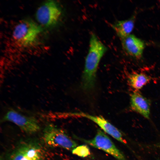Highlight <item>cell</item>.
<instances>
[{
  "instance_id": "cell-1",
  "label": "cell",
  "mask_w": 160,
  "mask_h": 160,
  "mask_svg": "<svg viewBox=\"0 0 160 160\" xmlns=\"http://www.w3.org/2000/svg\"><path fill=\"white\" fill-rule=\"evenodd\" d=\"M107 50L106 47L97 36L92 33L90 38L89 49L82 77V88L86 92H90L94 88L98 65Z\"/></svg>"
},
{
  "instance_id": "cell-2",
  "label": "cell",
  "mask_w": 160,
  "mask_h": 160,
  "mask_svg": "<svg viewBox=\"0 0 160 160\" xmlns=\"http://www.w3.org/2000/svg\"><path fill=\"white\" fill-rule=\"evenodd\" d=\"M42 28L40 25L31 19L22 20L15 27L12 37L15 41L21 47L31 46L36 41Z\"/></svg>"
},
{
  "instance_id": "cell-3",
  "label": "cell",
  "mask_w": 160,
  "mask_h": 160,
  "mask_svg": "<svg viewBox=\"0 0 160 160\" xmlns=\"http://www.w3.org/2000/svg\"><path fill=\"white\" fill-rule=\"evenodd\" d=\"M62 14V10L59 3L54 0H48L43 3L38 8L36 17L41 26L51 28L58 23Z\"/></svg>"
},
{
  "instance_id": "cell-4",
  "label": "cell",
  "mask_w": 160,
  "mask_h": 160,
  "mask_svg": "<svg viewBox=\"0 0 160 160\" xmlns=\"http://www.w3.org/2000/svg\"><path fill=\"white\" fill-rule=\"evenodd\" d=\"M43 138L45 143L52 147H61L72 151L77 143L60 129L52 124H48L43 131Z\"/></svg>"
},
{
  "instance_id": "cell-5",
  "label": "cell",
  "mask_w": 160,
  "mask_h": 160,
  "mask_svg": "<svg viewBox=\"0 0 160 160\" xmlns=\"http://www.w3.org/2000/svg\"><path fill=\"white\" fill-rule=\"evenodd\" d=\"M1 121L13 123L22 130L28 134H34L40 129L39 122L35 117L25 115L12 109L7 111Z\"/></svg>"
},
{
  "instance_id": "cell-6",
  "label": "cell",
  "mask_w": 160,
  "mask_h": 160,
  "mask_svg": "<svg viewBox=\"0 0 160 160\" xmlns=\"http://www.w3.org/2000/svg\"><path fill=\"white\" fill-rule=\"evenodd\" d=\"M42 148L38 143L27 141L20 143L10 154L8 160H43Z\"/></svg>"
},
{
  "instance_id": "cell-7",
  "label": "cell",
  "mask_w": 160,
  "mask_h": 160,
  "mask_svg": "<svg viewBox=\"0 0 160 160\" xmlns=\"http://www.w3.org/2000/svg\"><path fill=\"white\" fill-rule=\"evenodd\" d=\"M77 138L86 144L109 154L118 160H126L123 153L105 132L100 129L97 130L95 136L92 139Z\"/></svg>"
},
{
  "instance_id": "cell-8",
  "label": "cell",
  "mask_w": 160,
  "mask_h": 160,
  "mask_svg": "<svg viewBox=\"0 0 160 160\" xmlns=\"http://www.w3.org/2000/svg\"><path fill=\"white\" fill-rule=\"evenodd\" d=\"M65 114L66 116L81 117L88 119L97 124L104 132L121 143H125L121 132L102 116L92 115L81 112L70 113Z\"/></svg>"
},
{
  "instance_id": "cell-9",
  "label": "cell",
  "mask_w": 160,
  "mask_h": 160,
  "mask_svg": "<svg viewBox=\"0 0 160 160\" xmlns=\"http://www.w3.org/2000/svg\"><path fill=\"white\" fill-rule=\"evenodd\" d=\"M121 40L122 47L126 54L137 59L142 57L145 47L144 41L132 34Z\"/></svg>"
},
{
  "instance_id": "cell-10",
  "label": "cell",
  "mask_w": 160,
  "mask_h": 160,
  "mask_svg": "<svg viewBox=\"0 0 160 160\" xmlns=\"http://www.w3.org/2000/svg\"><path fill=\"white\" fill-rule=\"evenodd\" d=\"M130 108L147 119H149L151 102L138 91H133L130 95Z\"/></svg>"
},
{
  "instance_id": "cell-11",
  "label": "cell",
  "mask_w": 160,
  "mask_h": 160,
  "mask_svg": "<svg viewBox=\"0 0 160 160\" xmlns=\"http://www.w3.org/2000/svg\"><path fill=\"white\" fill-rule=\"evenodd\" d=\"M136 14L128 19L117 21L112 24V27L121 39L131 34L134 28Z\"/></svg>"
},
{
  "instance_id": "cell-12",
  "label": "cell",
  "mask_w": 160,
  "mask_h": 160,
  "mask_svg": "<svg viewBox=\"0 0 160 160\" xmlns=\"http://www.w3.org/2000/svg\"><path fill=\"white\" fill-rule=\"evenodd\" d=\"M128 83L135 91H138L151 81V78L143 73H132L128 76Z\"/></svg>"
},
{
  "instance_id": "cell-13",
  "label": "cell",
  "mask_w": 160,
  "mask_h": 160,
  "mask_svg": "<svg viewBox=\"0 0 160 160\" xmlns=\"http://www.w3.org/2000/svg\"><path fill=\"white\" fill-rule=\"evenodd\" d=\"M72 152L73 154L82 157H87L90 154L89 148L85 145L77 146Z\"/></svg>"
}]
</instances>
